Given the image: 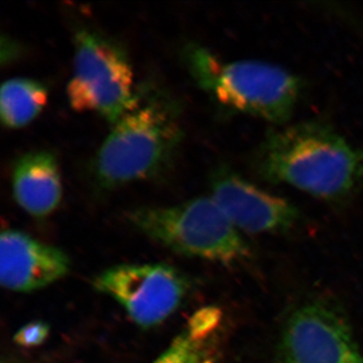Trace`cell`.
I'll use <instances>...</instances> for the list:
<instances>
[{
    "instance_id": "obj_6",
    "label": "cell",
    "mask_w": 363,
    "mask_h": 363,
    "mask_svg": "<svg viewBox=\"0 0 363 363\" xmlns=\"http://www.w3.org/2000/svg\"><path fill=\"white\" fill-rule=\"evenodd\" d=\"M98 292L116 300L142 328L166 321L180 308L189 285L167 264H126L108 267L93 281Z\"/></svg>"
},
{
    "instance_id": "obj_13",
    "label": "cell",
    "mask_w": 363,
    "mask_h": 363,
    "mask_svg": "<svg viewBox=\"0 0 363 363\" xmlns=\"http://www.w3.org/2000/svg\"><path fill=\"white\" fill-rule=\"evenodd\" d=\"M49 335V326L42 322H33L21 327L14 336L16 344L23 347H35L44 342Z\"/></svg>"
},
{
    "instance_id": "obj_11",
    "label": "cell",
    "mask_w": 363,
    "mask_h": 363,
    "mask_svg": "<svg viewBox=\"0 0 363 363\" xmlns=\"http://www.w3.org/2000/svg\"><path fill=\"white\" fill-rule=\"evenodd\" d=\"M220 321L221 313L217 308L198 310L152 363H214L211 341Z\"/></svg>"
},
{
    "instance_id": "obj_4",
    "label": "cell",
    "mask_w": 363,
    "mask_h": 363,
    "mask_svg": "<svg viewBox=\"0 0 363 363\" xmlns=\"http://www.w3.org/2000/svg\"><path fill=\"white\" fill-rule=\"evenodd\" d=\"M128 218L150 240L185 257L233 264L250 255L240 231L211 197L135 208Z\"/></svg>"
},
{
    "instance_id": "obj_14",
    "label": "cell",
    "mask_w": 363,
    "mask_h": 363,
    "mask_svg": "<svg viewBox=\"0 0 363 363\" xmlns=\"http://www.w3.org/2000/svg\"><path fill=\"white\" fill-rule=\"evenodd\" d=\"M7 44V48L2 47V51H7V54L2 56V62L6 59L7 62L11 61V59L16 58L18 56V48L16 43H13V40H2Z\"/></svg>"
},
{
    "instance_id": "obj_8",
    "label": "cell",
    "mask_w": 363,
    "mask_h": 363,
    "mask_svg": "<svg viewBox=\"0 0 363 363\" xmlns=\"http://www.w3.org/2000/svg\"><path fill=\"white\" fill-rule=\"evenodd\" d=\"M210 188L212 199L238 230L283 233L300 220V211L292 203L262 190L225 166L214 169Z\"/></svg>"
},
{
    "instance_id": "obj_2",
    "label": "cell",
    "mask_w": 363,
    "mask_h": 363,
    "mask_svg": "<svg viewBox=\"0 0 363 363\" xmlns=\"http://www.w3.org/2000/svg\"><path fill=\"white\" fill-rule=\"evenodd\" d=\"M180 116V105L167 93L142 94L135 108L113 124L93 160L97 189L107 192L166 173L183 140Z\"/></svg>"
},
{
    "instance_id": "obj_3",
    "label": "cell",
    "mask_w": 363,
    "mask_h": 363,
    "mask_svg": "<svg viewBox=\"0 0 363 363\" xmlns=\"http://www.w3.org/2000/svg\"><path fill=\"white\" fill-rule=\"evenodd\" d=\"M193 79L217 104L278 125L293 116L302 95L303 81L267 62H225L197 44L184 49Z\"/></svg>"
},
{
    "instance_id": "obj_9",
    "label": "cell",
    "mask_w": 363,
    "mask_h": 363,
    "mask_svg": "<svg viewBox=\"0 0 363 363\" xmlns=\"http://www.w3.org/2000/svg\"><path fill=\"white\" fill-rule=\"evenodd\" d=\"M69 271L70 259L63 250L21 231H2L0 281L6 290L35 292L63 279Z\"/></svg>"
},
{
    "instance_id": "obj_5",
    "label": "cell",
    "mask_w": 363,
    "mask_h": 363,
    "mask_svg": "<svg viewBox=\"0 0 363 363\" xmlns=\"http://www.w3.org/2000/svg\"><path fill=\"white\" fill-rule=\"evenodd\" d=\"M67 97L73 111L94 112L112 125L135 108L142 94L135 89L125 50L97 30H78L74 35L73 75Z\"/></svg>"
},
{
    "instance_id": "obj_7",
    "label": "cell",
    "mask_w": 363,
    "mask_h": 363,
    "mask_svg": "<svg viewBox=\"0 0 363 363\" xmlns=\"http://www.w3.org/2000/svg\"><path fill=\"white\" fill-rule=\"evenodd\" d=\"M283 363H363L346 318L324 302H307L286 318L279 339Z\"/></svg>"
},
{
    "instance_id": "obj_12",
    "label": "cell",
    "mask_w": 363,
    "mask_h": 363,
    "mask_svg": "<svg viewBox=\"0 0 363 363\" xmlns=\"http://www.w3.org/2000/svg\"><path fill=\"white\" fill-rule=\"evenodd\" d=\"M49 99L47 86L28 78L6 80L0 90V117L9 130H18L32 123Z\"/></svg>"
},
{
    "instance_id": "obj_10",
    "label": "cell",
    "mask_w": 363,
    "mask_h": 363,
    "mask_svg": "<svg viewBox=\"0 0 363 363\" xmlns=\"http://www.w3.org/2000/svg\"><path fill=\"white\" fill-rule=\"evenodd\" d=\"M14 200L35 218L52 214L61 202L62 181L57 157L49 150L26 152L13 169Z\"/></svg>"
},
{
    "instance_id": "obj_1",
    "label": "cell",
    "mask_w": 363,
    "mask_h": 363,
    "mask_svg": "<svg viewBox=\"0 0 363 363\" xmlns=\"http://www.w3.org/2000/svg\"><path fill=\"white\" fill-rule=\"evenodd\" d=\"M253 168L269 183L338 204L362 185L363 149L328 123L304 121L269 131L253 157Z\"/></svg>"
}]
</instances>
